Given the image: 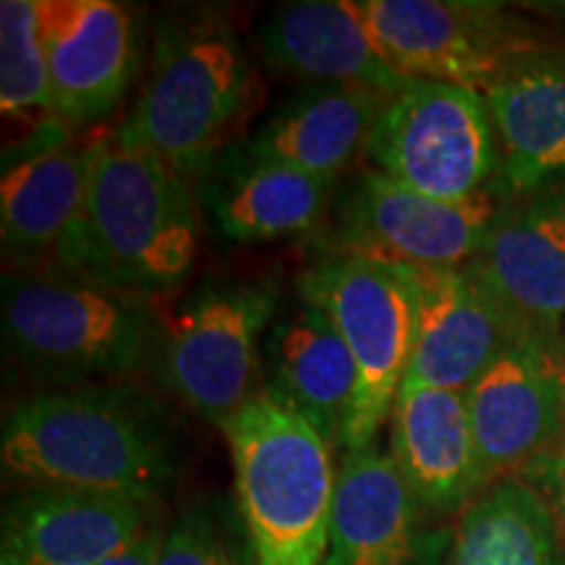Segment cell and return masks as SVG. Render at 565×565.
<instances>
[{
    "label": "cell",
    "mask_w": 565,
    "mask_h": 565,
    "mask_svg": "<svg viewBox=\"0 0 565 565\" xmlns=\"http://www.w3.org/2000/svg\"><path fill=\"white\" fill-rule=\"evenodd\" d=\"M204 204L231 242L254 244L317 228L335 204L338 179L257 160L246 150L223 154L210 171Z\"/></svg>",
    "instance_id": "23"
},
{
    "label": "cell",
    "mask_w": 565,
    "mask_h": 565,
    "mask_svg": "<svg viewBox=\"0 0 565 565\" xmlns=\"http://www.w3.org/2000/svg\"><path fill=\"white\" fill-rule=\"evenodd\" d=\"M55 116L63 134L97 129L139 68V24L113 0H38Z\"/></svg>",
    "instance_id": "12"
},
{
    "label": "cell",
    "mask_w": 565,
    "mask_h": 565,
    "mask_svg": "<svg viewBox=\"0 0 565 565\" xmlns=\"http://www.w3.org/2000/svg\"><path fill=\"white\" fill-rule=\"evenodd\" d=\"M278 291L259 280H212L154 315L150 364L189 412L223 427L263 393V341Z\"/></svg>",
    "instance_id": "6"
},
{
    "label": "cell",
    "mask_w": 565,
    "mask_h": 565,
    "mask_svg": "<svg viewBox=\"0 0 565 565\" xmlns=\"http://www.w3.org/2000/svg\"><path fill=\"white\" fill-rule=\"evenodd\" d=\"M469 270L529 330L565 320V183L500 204Z\"/></svg>",
    "instance_id": "15"
},
{
    "label": "cell",
    "mask_w": 565,
    "mask_h": 565,
    "mask_svg": "<svg viewBox=\"0 0 565 565\" xmlns=\"http://www.w3.org/2000/svg\"><path fill=\"white\" fill-rule=\"evenodd\" d=\"M110 131L89 129L19 158L0 186V233L17 259L55 257L82 204Z\"/></svg>",
    "instance_id": "20"
},
{
    "label": "cell",
    "mask_w": 565,
    "mask_h": 565,
    "mask_svg": "<svg viewBox=\"0 0 565 565\" xmlns=\"http://www.w3.org/2000/svg\"><path fill=\"white\" fill-rule=\"evenodd\" d=\"M263 391L291 408L330 448H341L356 393V366L330 317L309 301H294L267 328Z\"/></svg>",
    "instance_id": "18"
},
{
    "label": "cell",
    "mask_w": 565,
    "mask_h": 565,
    "mask_svg": "<svg viewBox=\"0 0 565 565\" xmlns=\"http://www.w3.org/2000/svg\"><path fill=\"white\" fill-rule=\"evenodd\" d=\"M0 461L30 487H63L158 503L179 477L173 422L158 398L124 383L53 387L11 408Z\"/></svg>",
    "instance_id": "1"
},
{
    "label": "cell",
    "mask_w": 565,
    "mask_h": 565,
    "mask_svg": "<svg viewBox=\"0 0 565 565\" xmlns=\"http://www.w3.org/2000/svg\"><path fill=\"white\" fill-rule=\"evenodd\" d=\"M519 477L547 500L550 511H553L557 521V529H561L565 540V433L547 454H542L536 461L529 463Z\"/></svg>",
    "instance_id": "27"
},
{
    "label": "cell",
    "mask_w": 565,
    "mask_h": 565,
    "mask_svg": "<svg viewBox=\"0 0 565 565\" xmlns=\"http://www.w3.org/2000/svg\"><path fill=\"white\" fill-rule=\"evenodd\" d=\"M0 113L17 139L63 134L51 95L38 0L0 3Z\"/></svg>",
    "instance_id": "25"
},
{
    "label": "cell",
    "mask_w": 565,
    "mask_h": 565,
    "mask_svg": "<svg viewBox=\"0 0 565 565\" xmlns=\"http://www.w3.org/2000/svg\"><path fill=\"white\" fill-rule=\"evenodd\" d=\"M259 45L275 71L309 84L395 92L408 82L380 51L356 0L280 6L259 26Z\"/></svg>",
    "instance_id": "19"
},
{
    "label": "cell",
    "mask_w": 565,
    "mask_h": 565,
    "mask_svg": "<svg viewBox=\"0 0 565 565\" xmlns=\"http://www.w3.org/2000/svg\"><path fill=\"white\" fill-rule=\"evenodd\" d=\"M387 63L404 79L440 82L479 95L521 68L557 55L545 38L492 3L356 0Z\"/></svg>",
    "instance_id": "8"
},
{
    "label": "cell",
    "mask_w": 565,
    "mask_h": 565,
    "mask_svg": "<svg viewBox=\"0 0 565 565\" xmlns=\"http://www.w3.org/2000/svg\"><path fill=\"white\" fill-rule=\"evenodd\" d=\"M500 204L494 192L463 202L433 200L366 168L335 200L324 242L328 254L401 267H469L490 236Z\"/></svg>",
    "instance_id": "10"
},
{
    "label": "cell",
    "mask_w": 565,
    "mask_h": 565,
    "mask_svg": "<svg viewBox=\"0 0 565 565\" xmlns=\"http://www.w3.org/2000/svg\"><path fill=\"white\" fill-rule=\"evenodd\" d=\"M154 565H257L231 500H204L162 529Z\"/></svg>",
    "instance_id": "26"
},
{
    "label": "cell",
    "mask_w": 565,
    "mask_h": 565,
    "mask_svg": "<svg viewBox=\"0 0 565 565\" xmlns=\"http://www.w3.org/2000/svg\"><path fill=\"white\" fill-rule=\"evenodd\" d=\"M429 515L391 454L345 450L335 475L324 565H437L450 536Z\"/></svg>",
    "instance_id": "13"
},
{
    "label": "cell",
    "mask_w": 565,
    "mask_h": 565,
    "mask_svg": "<svg viewBox=\"0 0 565 565\" xmlns=\"http://www.w3.org/2000/svg\"><path fill=\"white\" fill-rule=\"evenodd\" d=\"M152 513L116 494L30 487L3 511L0 565H103L152 529Z\"/></svg>",
    "instance_id": "16"
},
{
    "label": "cell",
    "mask_w": 565,
    "mask_h": 565,
    "mask_svg": "<svg viewBox=\"0 0 565 565\" xmlns=\"http://www.w3.org/2000/svg\"><path fill=\"white\" fill-rule=\"evenodd\" d=\"M445 565H565L547 500L521 477L500 479L458 513Z\"/></svg>",
    "instance_id": "24"
},
{
    "label": "cell",
    "mask_w": 565,
    "mask_h": 565,
    "mask_svg": "<svg viewBox=\"0 0 565 565\" xmlns=\"http://www.w3.org/2000/svg\"><path fill=\"white\" fill-rule=\"evenodd\" d=\"M498 139V196L565 183V53L521 68L484 92Z\"/></svg>",
    "instance_id": "21"
},
{
    "label": "cell",
    "mask_w": 565,
    "mask_h": 565,
    "mask_svg": "<svg viewBox=\"0 0 565 565\" xmlns=\"http://www.w3.org/2000/svg\"><path fill=\"white\" fill-rule=\"evenodd\" d=\"M364 158L374 171L443 202L492 192L500 166L484 95L419 79L387 97Z\"/></svg>",
    "instance_id": "9"
},
{
    "label": "cell",
    "mask_w": 565,
    "mask_h": 565,
    "mask_svg": "<svg viewBox=\"0 0 565 565\" xmlns=\"http://www.w3.org/2000/svg\"><path fill=\"white\" fill-rule=\"evenodd\" d=\"M160 536H162V529L158 526L147 529V532L141 534L137 542H131L124 553L110 557V561L103 565H154V557H158V547H160Z\"/></svg>",
    "instance_id": "28"
},
{
    "label": "cell",
    "mask_w": 565,
    "mask_h": 565,
    "mask_svg": "<svg viewBox=\"0 0 565 565\" xmlns=\"http://www.w3.org/2000/svg\"><path fill=\"white\" fill-rule=\"evenodd\" d=\"M482 484L519 477L565 433L561 333L526 330L466 391Z\"/></svg>",
    "instance_id": "11"
},
{
    "label": "cell",
    "mask_w": 565,
    "mask_h": 565,
    "mask_svg": "<svg viewBox=\"0 0 565 565\" xmlns=\"http://www.w3.org/2000/svg\"><path fill=\"white\" fill-rule=\"evenodd\" d=\"M257 97V71L236 30L217 11L168 19L126 121L124 147L158 154L183 179L207 175L242 129Z\"/></svg>",
    "instance_id": "3"
},
{
    "label": "cell",
    "mask_w": 565,
    "mask_h": 565,
    "mask_svg": "<svg viewBox=\"0 0 565 565\" xmlns=\"http://www.w3.org/2000/svg\"><path fill=\"white\" fill-rule=\"evenodd\" d=\"M299 299L330 317L356 366L343 450L374 445L414 356L419 294L412 267L324 254L299 275Z\"/></svg>",
    "instance_id": "7"
},
{
    "label": "cell",
    "mask_w": 565,
    "mask_h": 565,
    "mask_svg": "<svg viewBox=\"0 0 565 565\" xmlns=\"http://www.w3.org/2000/svg\"><path fill=\"white\" fill-rule=\"evenodd\" d=\"M393 92L353 84H307L267 118L244 147L252 158L341 179L364 158L380 110Z\"/></svg>",
    "instance_id": "22"
},
{
    "label": "cell",
    "mask_w": 565,
    "mask_h": 565,
    "mask_svg": "<svg viewBox=\"0 0 565 565\" xmlns=\"http://www.w3.org/2000/svg\"><path fill=\"white\" fill-rule=\"evenodd\" d=\"M391 456L433 519L484 490L466 393L404 380L391 414Z\"/></svg>",
    "instance_id": "17"
},
{
    "label": "cell",
    "mask_w": 565,
    "mask_h": 565,
    "mask_svg": "<svg viewBox=\"0 0 565 565\" xmlns=\"http://www.w3.org/2000/svg\"><path fill=\"white\" fill-rule=\"evenodd\" d=\"M200 221L189 179L158 154L105 141L87 200L58 252V270L154 301L194 270Z\"/></svg>",
    "instance_id": "2"
},
{
    "label": "cell",
    "mask_w": 565,
    "mask_h": 565,
    "mask_svg": "<svg viewBox=\"0 0 565 565\" xmlns=\"http://www.w3.org/2000/svg\"><path fill=\"white\" fill-rule=\"evenodd\" d=\"M150 303L63 270L17 273L3 280V338L53 387L118 383L150 362Z\"/></svg>",
    "instance_id": "5"
},
{
    "label": "cell",
    "mask_w": 565,
    "mask_h": 565,
    "mask_svg": "<svg viewBox=\"0 0 565 565\" xmlns=\"http://www.w3.org/2000/svg\"><path fill=\"white\" fill-rule=\"evenodd\" d=\"M236 503L257 565H324L333 448L265 391L223 424Z\"/></svg>",
    "instance_id": "4"
},
{
    "label": "cell",
    "mask_w": 565,
    "mask_h": 565,
    "mask_svg": "<svg viewBox=\"0 0 565 565\" xmlns=\"http://www.w3.org/2000/svg\"><path fill=\"white\" fill-rule=\"evenodd\" d=\"M419 294L406 380L466 393L524 328L469 267H412Z\"/></svg>",
    "instance_id": "14"
}]
</instances>
